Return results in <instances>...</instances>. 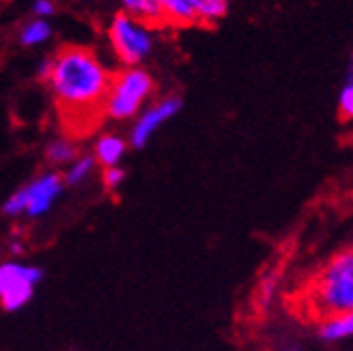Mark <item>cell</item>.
Listing matches in <instances>:
<instances>
[{
	"instance_id": "cell-1",
	"label": "cell",
	"mask_w": 353,
	"mask_h": 351,
	"mask_svg": "<svg viewBox=\"0 0 353 351\" xmlns=\"http://www.w3.org/2000/svg\"><path fill=\"white\" fill-rule=\"evenodd\" d=\"M112 72L91 48L67 46L52 57L48 86L69 132H91L103 117Z\"/></svg>"
},
{
	"instance_id": "cell-2",
	"label": "cell",
	"mask_w": 353,
	"mask_h": 351,
	"mask_svg": "<svg viewBox=\"0 0 353 351\" xmlns=\"http://www.w3.org/2000/svg\"><path fill=\"white\" fill-rule=\"evenodd\" d=\"M299 304L316 323L353 310V243L321 263L302 287Z\"/></svg>"
},
{
	"instance_id": "cell-3",
	"label": "cell",
	"mask_w": 353,
	"mask_h": 351,
	"mask_svg": "<svg viewBox=\"0 0 353 351\" xmlns=\"http://www.w3.org/2000/svg\"><path fill=\"white\" fill-rule=\"evenodd\" d=\"M155 91L153 76L143 67H123L112 74V82L103 103V117L112 121L136 119L147 108V101Z\"/></svg>"
},
{
	"instance_id": "cell-4",
	"label": "cell",
	"mask_w": 353,
	"mask_h": 351,
	"mask_svg": "<svg viewBox=\"0 0 353 351\" xmlns=\"http://www.w3.org/2000/svg\"><path fill=\"white\" fill-rule=\"evenodd\" d=\"M63 172L46 170L20 185L3 203V214L7 218H41L59 203L65 192Z\"/></svg>"
},
{
	"instance_id": "cell-5",
	"label": "cell",
	"mask_w": 353,
	"mask_h": 351,
	"mask_svg": "<svg viewBox=\"0 0 353 351\" xmlns=\"http://www.w3.org/2000/svg\"><path fill=\"white\" fill-rule=\"evenodd\" d=\"M46 272L39 265L17 259L0 261V306L7 312H17L30 304Z\"/></svg>"
},
{
	"instance_id": "cell-6",
	"label": "cell",
	"mask_w": 353,
	"mask_h": 351,
	"mask_svg": "<svg viewBox=\"0 0 353 351\" xmlns=\"http://www.w3.org/2000/svg\"><path fill=\"white\" fill-rule=\"evenodd\" d=\"M108 39L117 59L125 67H140L153 52V32L147 24L132 20L125 13H117L108 28Z\"/></svg>"
},
{
	"instance_id": "cell-7",
	"label": "cell",
	"mask_w": 353,
	"mask_h": 351,
	"mask_svg": "<svg viewBox=\"0 0 353 351\" xmlns=\"http://www.w3.org/2000/svg\"><path fill=\"white\" fill-rule=\"evenodd\" d=\"M181 108H183V99L179 95H166L162 99L149 103V106L134 119L128 143L134 149H145L149 145V140L160 132L170 119L179 114Z\"/></svg>"
},
{
	"instance_id": "cell-8",
	"label": "cell",
	"mask_w": 353,
	"mask_h": 351,
	"mask_svg": "<svg viewBox=\"0 0 353 351\" xmlns=\"http://www.w3.org/2000/svg\"><path fill=\"white\" fill-rule=\"evenodd\" d=\"M130 143L121 134L114 132H105L101 134L95 145H93V157L97 166L101 168H110V166H121V160L125 157Z\"/></svg>"
},
{
	"instance_id": "cell-9",
	"label": "cell",
	"mask_w": 353,
	"mask_h": 351,
	"mask_svg": "<svg viewBox=\"0 0 353 351\" xmlns=\"http://www.w3.org/2000/svg\"><path fill=\"white\" fill-rule=\"evenodd\" d=\"M316 337L323 343H345L353 341V310L339 314V317H330L316 323Z\"/></svg>"
},
{
	"instance_id": "cell-10",
	"label": "cell",
	"mask_w": 353,
	"mask_h": 351,
	"mask_svg": "<svg viewBox=\"0 0 353 351\" xmlns=\"http://www.w3.org/2000/svg\"><path fill=\"white\" fill-rule=\"evenodd\" d=\"M121 7H123V13L130 15L132 20L147 24L149 28L166 24L164 13L155 0H121Z\"/></svg>"
},
{
	"instance_id": "cell-11",
	"label": "cell",
	"mask_w": 353,
	"mask_h": 351,
	"mask_svg": "<svg viewBox=\"0 0 353 351\" xmlns=\"http://www.w3.org/2000/svg\"><path fill=\"white\" fill-rule=\"evenodd\" d=\"M155 3L160 5V9L164 13V20L168 24H174V26L199 24L196 15H194V9L190 5V0H155Z\"/></svg>"
},
{
	"instance_id": "cell-12",
	"label": "cell",
	"mask_w": 353,
	"mask_h": 351,
	"mask_svg": "<svg viewBox=\"0 0 353 351\" xmlns=\"http://www.w3.org/2000/svg\"><path fill=\"white\" fill-rule=\"evenodd\" d=\"M78 147L72 138H54L46 145V160L52 166H69L78 157Z\"/></svg>"
},
{
	"instance_id": "cell-13",
	"label": "cell",
	"mask_w": 353,
	"mask_h": 351,
	"mask_svg": "<svg viewBox=\"0 0 353 351\" xmlns=\"http://www.w3.org/2000/svg\"><path fill=\"white\" fill-rule=\"evenodd\" d=\"M95 166H97V162H95L93 155H78L76 160L63 170V181H65V185L67 188L82 185L95 172Z\"/></svg>"
},
{
	"instance_id": "cell-14",
	"label": "cell",
	"mask_w": 353,
	"mask_h": 351,
	"mask_svg": "<svg viewBox=\"0 0 353 351\" xmlns=\"http://www.w3.org/2000/svg\"><path fill=\"white\" fill-rule=\"evenodd\" d=\"M199 24H216L228 13V0H190Z\"/></svg>"
},
{
	"instance_id": "cell-15",
	"label": "cell",
	"mask_w": 353,
	"mask_h": 351,
	"mask_svg": "<svg viewBox=\"0 0 353 351\" xmlns=\"http://www.w3.org/2000/svg\"><path fill=\"white\" fill-rule=\"evenodd\" d=\"M52 37V26L48 24V20H39L34 17L32 22H28L22 30H20V43L26 48H34L41 46Z\"/></svg>"
},
{
	"instance_id": "cell-16",
	"label": "cell",
	"mask_w": 353,
	"mask_h": 351,
	"mask_svg": "<svg viewBox=\"0 0 353 351\" xmlns=\"http://www.w3.org/2000/svg\"><path fill=\"white\" fill-rule=\"evenodd\" d=\"M128 172L123 166H110V168H101V185L105 192H117L123 181H125Z\"/></svg>"
},
{
	"instance_id": "cell-17",
	"label": "cell",
	"mask_w": 353,
	"mask_h": 351,
	"mask_svg": "<svg viewBox=\"0 0 353 351\" xmlns=\"http://www.w3.org/2000/svg\"><path fill=\"white\" fill-rule=\"evenodd\" d=\"M339 112L343 119L353 121V82H345L339 91Z\"/></svg>"
},
{
	"instance_id": "cell-18",
	"label": "cell",
	"mask_w": 353,
	"mask_h": 351,
	"mask_svg": "<svg viewBox=\"0 0 353 351\" xmlns=\"http://www.w3.org/2000/svg\"><path fill=\"white\" fill-rule=\"evenodd\" d=\"M54 11H57L54 0H34L32 3V13L37 15L39 20H46V17H50Z\"/></svg>"
},
{
	"instance_id": "cell-19",
	"label": "cell",
	"mask_w": 353,
	"mask_h": 351,
	"mask_svg": "<svg viewBox=\"0 0 353 351\" xmlns=\"http://www.w3.org/2000/svg\"><path fill=\"white\" fill-rule=\"evenodd\" d=\"M5 248H7V252L11 254V257H20V254H24V248H26V245H24V241L22 239H17V237H11L9 239V243H5Z\"/></svg>"
},
{
	"instance_id": "cell-20",
	"label": "cell",
	"mask_w": 353,
	"mask_h": 351,
	"mask_svg": "<svg viewBox=\"0 0 353 351\" xmlns=\"http://www.w3.org/2000/svg\"><path fill=\"white\" fill-rule=\"evenodd\" d=\"M50 74H52V57L43 59V61H41V63L37 65V76H39V80L48 82Z\"/></svg>"
},
{
	"instance_id": "cell-21",
	"label": "cell",
	"mask_w": 353,
	"mask_h": 351,
	"mask_svg": "<svg viewBox=\"0 0 353 351\" xmlns=\"http://www.w3.org/2000/svg\"><path fill=\"white\" fill-rule=\"evenodd\" d=\"M345 82H353V52L349 57V63H347V74H345Z\"/></svg>"
},
{
	"instance_id": "cell-22",
	"label": "cell",
	"mask_w": 353,
	"mask_h": 351,
	"mask_svg": "<svg viewBox=\"0 0 353 351\" xmlns=\"http://www.w3.org/2000/svg\"><path fill=\"white\" fill-rule=\"evenodd\" d=\"M5 252H7V248H5V243H3V241H0V257H3Z\"/></svg>"
}]
</instances>
